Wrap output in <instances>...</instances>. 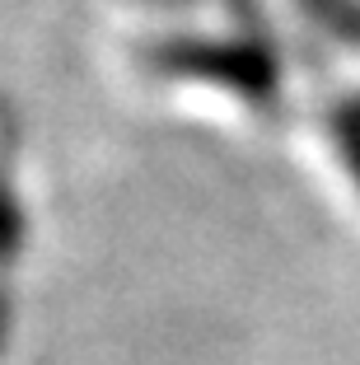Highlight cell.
Masks as SVG:
<instances>
[{"instance_id":"cell-1","label":"cell","mask_w":360,"mask_h":365,"mask_svg":"<svg viewBox=\"0 0 360 365\" xmlns=\"http://www.w3.org/2000/svg\"><path fill=\"white\" fill-rule=\"evenodd\" d=\"M155 66L169 76H192V80H211L234 94H244L248 103H272L276 98V66L267 52L248 43H164L155 47Z\"/></svg>"},{"instance_id":"cell-2","label":"cell","mask_w":360,"mask_h":365,"mask_svg":"<svg viewBox=\"0 0 360 365\" xmlns=\"http://www.w3.org/2000/svg\"><path fill=\"white\" fill-rule=\"evenodd\" d=\"M337 145H341V160L351 164V173L360 182V103H346L337 113Z\"/></svg>"}]
</instances>
